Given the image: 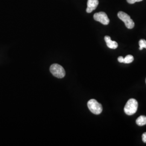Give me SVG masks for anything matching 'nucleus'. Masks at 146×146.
I'll return each instance as SVG.
<instances>
[{
    "label": "nucleus",
    "instance_id": "f257e3e1",
    "mask_svg": "<svg viewBox=\"0 0 146 146\" xmlns=\"http://www.w3.org/2000/svg\"><path fill=\"white\" fill-rule=\"evenodd\" d=\"M138 108V102L134 99L129 100L126 103L124 111L127 115H132L134 114L136 112Z\"/></svg>",
    "mask_w": 146,
    "mask_h": 146
},
{
    "label": "nucleus",
    "instance_id": "f03ea898",
    "mask_svg": "<svg viewBox=\"0 0 146 146\" xmlns=\"http://www.w3.org/2000/svg\"><path fill=\"white\" fill-rule=\"evenodd\" d=\"M87 106L90 111L95 115H99L102 111V104L98 102L96 100L91 99L88 101Z\"/></svg>",
    "mask_w": 146,
    "mask_h": 146
},
{
    "label": "nucleus",
    "instance_id": "7ed1b4c3",
    "mask_svg": "<svg viewBox=\"0 0 146 146\" xmlns=\"http://www.w3.org/2000/svg\"><path fill=\"white\" fill-rule=\"evenodd\" d=\"M50 71L52 75L58 78H64L66 75V72L62 67L58 64H53L50 67Z\"/></svg>",
    "mask_w": 146,
    "mask_h": 146
},
{
    "label": "nucleus",
    "instance_id": "20e7f679",
    "mask_svg": "<svg viewBox=\"0 0 146 146\" xmlns=\"http://www.w3.org/2000/svg\"><path fill=\"white\" fill-rule=\"evenodd\" d=\"M117 16L121 20L125 23L127 28L133 29L134 27L135 24L134 21L131 19L130 16L128 15L127 13L123 11H119L117 14Z\"/></svg>",
    "mask_w": 146,
    "mask_h": 146
},
{
    "label": "nucleus",
    "instance_id": "39448f33",
    "mask_svg": "<svg viewBox=\"0 0 146 146\" xmlns=\"http://www.w3.org/2000/svg\"><path fill=\"white\" fill-rule=\"evenodd\" d=\"M94 19L104 25H108L110 23V20L108 16L104 12L102 11L95 13L94 15Z\"/></svg>",
    "mask_w": 146,
    "mask_h": 146
},
{
    "label": "nucleus",
    "instance_id": "423d86ee",
    "mask_svg": "<svg viewBox=\"0 0 146 146\" xmlns=\"http://www.w3.org/2000/svg\"><path fill=\"white\" fill-rule=\"evenodd\" d=\"M99 5V0H88L87 8L86 11L88 13H90L96 9Z\"/></svg>",
    "mask_w": 146,
    "mask_h": 146
},
{
    "label": "nucleus",
    "instance_id": "0eeeda50",
    "mask_svg": "<svg viewBox=\"0 0 146 146\" xmlns=\"http://www.w3.org/2000/svg\"><path fill=\"white\" fill-rule=\"evenodd\" d=\"M104 40L106 42L107 46L110 49H115L118 47V44L116 41H112L110 37L109 36H106L104 37Z\"/></svg>",
    "mask_w": 146,
    "mask_h": 146
},
{
    "label": "nucleus",
    "instance_id": "6e6552de",
    "mask_svg": "<svg viewBox=\"0 0 146 146\" xmlns=\"http://www.w3.org/2000/svg\"><path fill=\"white\" fill-rule=\"evenodd\" d=\"M136 124L139 126H143L146 125V116L141 115L136 120Z\"/></svg>",
    "mask_w": 146,
    "mask_h": 146
},
{
    "label": "nucleus",
    "instance_id": "1a4fd4ad",
    "mask_svg": "<svg viewBox=\"0 0 146 146\" xmlns=\"http://www.w3.org/2000/svg\"><path fill=\"white\" fill-rule=\"evenodd\" d=\"M134 61V57L131 55H128L124 58L123 63H131Z\"/></svg>",
    "mask_w": 146,
    "mask_h": 146
},
{
    "label": "nucleus",
    "instance_id": "9d476101",
    "mask_svg": "<svg viewBox=\"0 0 146 146\" xmlns=\"http://www.w3.org/2000/svg\"><path fill=\"white\" fill-rule=\"evenodd\" d=\"M139 46H140L139 49L142 50L144 48H146V40L144 39H141L139 41Z\"/></svg>",
    "mask_w": 146,
    "mask_h": 146
},
{
    "label": "nucleus",
    "instance_id": "9b49d317",
    "mask_svg": "<svg viewBox=\"0 0 146 146\" xmlns=\"http://www.w3.org/2000/svg\"><path fill=\"white\" fill-rule=\"evenodd\" d=\"M143 0H127V2L129 4H134L135 3V2H141Z\"/></svg>",
    "mask_w": 146,
    "mask_h": 146
},
{
    "label": "nucleus",
    "instance_id": "f8f14e48",
    "mask_svg": "<svg viewBox=\"0 0 146 146\" xmlns=\"http://www.w3.org/2000/svg\"><path fill=\"white\" fill-rule=\"evenodd\" d=\"M142 141L144 143H146V132L144 133L142 136Z\"/></svg>",
    "mask_w": 146,
    "mask_h": 146
},
{
    "label": "nucleus",
    "instance_id": "ddd939ff",
    "mask_svg": "<svg viewBox=\"0 0 146 146\" xmlns=\"http://www.w3.org/2000/svg\"><path fill=\"white\" fill-rule=\"evenodd\" d=\"M118 61L120 63H123V61H124V58H123L122 56H119L118 58Z\"/></svg>",
    "mask_w": 146,
    "mask_h": 146
},
{
    "label": "nucleus",
    "instance_id": "4468645a",
    "mask_svg": "<svg viewBox=\"0 0 146 146\" xmlns=\"http://www.w3.org/2000/svg\"></svg>",
    "mask_w": 146,
    "mask_h": 146
},
{
    "label": "nucleus",
    "instance_id": "2eb2a0df",
    "mask_svg": "<svg viewBox=\"0 0 146 146\" xmlns=\"http://www.w3.org/2000/svg\"></svg>",
    "mask_w": 146,
    "mask_h": 146
}]
</instances>
